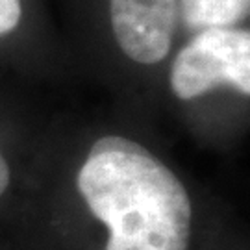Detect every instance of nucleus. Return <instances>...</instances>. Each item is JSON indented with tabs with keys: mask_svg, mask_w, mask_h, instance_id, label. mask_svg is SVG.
I'll return each mask as SVG.
<instances>
[{
	"mask_svg": "<svg viewBox=\"0 0 250 250\" xmlns=\"http://www.w3.org/2000/svg\"><path fill=\"white\" fill-rule=\"evenodd\" d=\"M8 184H9V167L8 163H6V160L2 158V154H0V197L8 189Z\"/></svg>",
	"mask_w": 250,
	"mask_h": 250,
	"instance_id": "6",
	"label": "nucleus"
},
{
	"mask_svg": "<svg viewBox=\"0 0 250 250\" xmlns=\"http://www.w3.org/2000/svg\"><path fill=\"white\" fill-rule=\"evenodd\" d=\"M109 15L117 43L130 60L150 65L169 54L176 0H109Z\"/></svg>",
	"mask_w": 250,
	"mask_h": 250,
	"instance_id": "3",
	"label": "nucleus"
},
{
	"mask_svg": "<svg viewBox=\"0 0 250 250\" xmlns=\"http://www.w3.org/2000/svg\"><path fill=\"white\" fill-rule=\"evenodd\" d=\"M191 28H230L249 11V0H180Z\"/></svg>",
	"mask_w": 250,
	"mask_h": 250,
	"instance_id": "4",
	"label": "nucleus"
},
{
	"mask_svg": "<svg viewBox=\"0 0 250 250\" xmlns=\"http://www.w3.org/2000/svg\"><path fill=\"white\" fill-rule=\"evenodd\" d=\"M21 0H0V36L11 32L21 21Z\"/></svg>",
	"mask_w": 250,
	"mask_h": 250,
	"instance_id": "5",
	"label": "nucleus"
},
{
	"mask_svg": "<svg viewBox=\"0 0 250 250\" xmlns=\"http://www.w3.org/2000/svg\"><path fill=\"white\" fill-rule=\"evenodd\" d=\"M221 83L250 93V34L233 28H206L178 52L170 69V87L191 100Z\"/></svg>",
	"mask_w": 250,
	"mask_h": 250,
	"instance_id": "2",
	"label": "nucleus"
},
{
	"mask_svg": "<svg viewBox=\"0 0 250 250\" xmlns=\"http://www.w3.org/2000/svg\"><path fill=\"white\" fill-rule=\"evenodd\" d=\"M78 189L106 224V250H188V191L139 143L119 135L99 139L78 172Z\"/></svg>",
	"mask_w": 250,
	"mask_h": 250,
	"instance_id": "1",
	"label": "nucleus"
}]
</instances>
